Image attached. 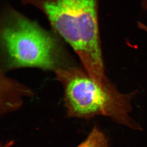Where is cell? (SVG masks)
<instances>
[{
    "instance_id": "6da1fadb",
    "label": "cell",
    "mask_w": 147,
    "mask_h": 147,
    "mask_svg": "<svg viewBox=\"0 0 147 147\" xmlns=\"http://www.w3.org/2000/svg\"><path fill=\"white\" fill-rule=\"evenodd\" d=\"M65 42L9 4L0 16V71L35 68L55 72L77 64Z\"/></svg>"
},
{
    "instance_id": "7a4b0ae2",
    "label": "cell",
    "mask_w": 147,
    "mask_h": 147,
    "mask_svg": "<svg viewBox=\"0 0 147 147\" xmlns=\"http://www.w3.org/2000/svg\"><path fill=\"white\" fill-rule=\"evenodd\" d=\"M20 1L45 16L51 29L74 50L92 79L102 85L108 83L100 39V0Z\"/></svg>"
},
{
    "instance_id": "3957f363",
    "label": "cell",
    "mask_w": 147,
    "mask_h": 147,
    "mask_svg": "<svg viewBox=\"0 0 147 147\" xmlns=\"http://www.w3.org/2000/svg\"><path fill=\"white\" fill-rule=\"evenodd\" d=\"M56 78L63 90L68 116L88 119L97 115L118 118L121 105L111 85L98 84L77 64L59 69Z\"/></svg>"
},
{
    "instance_id": "277c9868",
    "label": "cell",
    "mask_w": 147,
    "mask_h": 147,
    "mask_svg": "<svg viewBox=\"0 0 147 147\" xmlns=\"http://www.w3.org/2000/svg\"><path fill=\"white\" fill-rule=\"evenodd\" d=\"M6 74L1 72V114H5L19 108L22 104V98L32 94V91L29 88Z\"/></svg>"
},
{
    "instance_id": "5b68a950",
    "label": "cell",
    "mask_w": 147,
    "mask_h": 147,
    "mask_svg": "<svg viewBox=\"0 0 147 147\" xmlns=\"http://www.w3.org/2000/svg\"><path fill=\"white\" fill-rule=\"evenodd\" d=\"M77 147H108V142L104 134L95 127L86 139Z\"/></svg>"
},
{
    "instance_id": "8992f818",
    "label": "cell",
    "mask_w": 147,
    "mask_h": 147,
    "mask_svg": "<svg viewBox=\"0 0 147 147\" xmlns=\"http://www.w3.org/2000/svg\"><path fill=\"white\" fill-rule=\"evenodd\" d=\"M142 30H143L147 32V24H143L142 26Z\"/></svg>"
},
{
    "instance_id": "52a82bcc",
    "label": "cell",
    "mask_w": 147,
    "mask_h": 147,
    "mask_svg": "<svg viewBox=\"0 0 147 147\" xmlns=\"http://www.w3.org/2000/svg\"><path fill=\"white\" fill-rule=\"evenodd\" d=\"M142 1H143V4H144V6L147 10V0H142Z\"/></svg>"
},
{
    "instance_id": "ba28073f",
    "label": "cell",
    "mask_w": 147,
    "mask_h": 147,
    "mask_svg": "<svg viewBox=\"0 0 147 147\" xmlns=\"http://www.w3.org/2000/svg\"><path fill=\"white\" fill-rule=\"evenodd\" d=\"M11 145L9 144H4L3 146V145H1V147H9V146Z\"/></svg>"
}]
</instances>
